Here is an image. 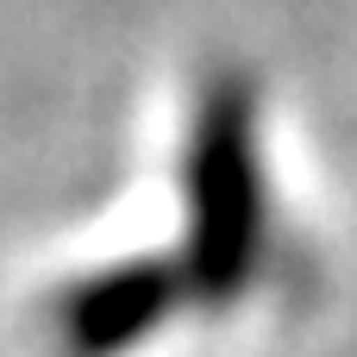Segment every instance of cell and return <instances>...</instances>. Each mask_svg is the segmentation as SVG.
<instances>
[{"label": "cell", "instance_id": "obj_1", "mask_svg": "<svg viewBox=\"0 0 357 357\" xmlns=\"http://www.w3.org/2000/svg\"><path fill=\"white\" fill-rule=\"evenodd\" d=\"M182 207H188V245L182 270L201 307H232L270 245V188L257 157V100L245 82H213L188 126L182 157Z\"/></svg>", "mask_w": 357, "mask_h": 357}, {"label": "cell", "instance_id": "obj_2", "mask_svg": "<svg viewBox=\"0 0 357 357\" xmlns=\"http://www.w3.org/2000/svg\"><path fill=\"white\" fill-rule=\"evenodd\" d=\"M182 301H195L182 257H126V264H107V270L82 276L56 301L63 345L75 357H126V351H138L144 339H157V326Z\"/></svg>", "mask_w": 357, "mask_h": 357}]
</instances>
